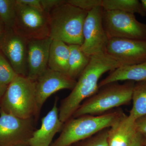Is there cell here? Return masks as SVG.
<instances>
[{
	"label": "cell",
	"instance_id": "obj_1",
	"mask_svg": "<svg viewBox=\"0 0 146 146\" xmlns=\"http://www.w3.org/2000/svg\"><path fill=\"white\" fill-rule=\"evenodd\" d=\"M122 66L118 60L106 53L91 56L70 94L60 102L58 108L60 121L65 123L70 119L82 103L98 91L99 81L104 74Z\"/></svg>",
	"mask_w": 146,
	"mask_h": 146
},
{
	"label": "cell",
	"instance_id": "obj_2",
	"mask_svg": "<svg viewBox=\"0 0 146 146\" xmlns=\"http://www.w3.org/2000/svg\"><path fill=\"white\" fill-rule=\"evenodd\" d=\"M124 114L121 110L100 115H84L72 117L64 123L59 136L50 146H70L110 128Z\"/></svg>",
	"mask_w": 146,
	"mask_h": 146
},
{
	"label": "cell",
	"instance_id": "obj_3",
	"mask_svg": "<svg viewBox=\"0 0 146 146\" xmlns=\"http://www.w3.org/2000/svg\"><path fill=\"white\" fill-rule=\"evenodd\" d=\"M88 11L66 2L49 13V37L68 45H81L82 29Z\"/></svg>",
	"mask_w": 146,
	"mask_h": 146
},
{
	"label": "cell",
	"instance_id": "obj_4",
	"mask_svg": "<svg viewBox=\"0 0 146 146\" xmlns=\"http://www.w3.org/2000/svg\"><path fill=\"white\" fill-rule=\"evenodd\" d=\"M0 109L21 119L34 118L36 122L39 116L35 82L27 77L18 75L7 86L0 102Z\"/></svg>",
	"mask_w": 146,
	"mask_h": 146
},
{
	"label": "cell",
	"instance_id": "obj_5",
	"mask_svg": "<svg viewBox=\"0 0 146 146\" xmlns=\"http://www.w3.org/2000/svg\"><path fill=\"white\" fill-rule=\"evenodd\" d=\"M135 82H112L100 88L96 93L84 100L73 115V118L84 115H100L111 109L127 105L132 100Z\"/></svg>",
	"mask_w": 146,
	"mask_h": 146
},
{
	"label": "cell",
	"instance_id": "obj_6",
	"mask_svg": "<svg viewBox=\"0 0 146 146\" xmlns=\"http://www.w3.org/2000/svg\"><path fill=\"white\" fill-rule=\"evenodd\" d=\"M102 23L109 39L119 38L146 40V24L138 21L135 14L103 10Z\"/></svg>",
	"mask_w": 146,
	"mask_h": 146
},
{
	"label": "cell",
	"instance_id": "obj_7",
	"mask_svg": "<svg viewBox=\"0 0 146 146\" xmlns=\"http://www.w3.org/2000/svg\"><path fill=\"white\" fill-rule=\"evenodd\" d=\"M16 3L14 31L28 40L49 37L48 14Z\"/></svg>",
	"mask_w": 146,
	"mask_h": 146
},
{
	"label": "cell",
	"instance_id": "obj_8",
	"mask_svg": "<svg viewBox=\"0 0 146 146\" xmlns=\"http://www.w3.org/2000/svg\"><path fill=\"white\" fill-rule=\"evenodd\" d=\"M103 11L101 7L89 11L84 23L83 41L80 46L89 57L106 53L109 39L103 25Z\"/></svg>",
	"mask_w": 146,
	"mask_h": 146
},
{
	"label": "cell",
	"instance_id": "obj_9",
	"mask_svg": "<svg viewBox=\"0 0 146 146\" xmlns=\"http://www.w3.org/2000/svg\"><path fill=\"white\" fill-rule=\"evenodd\" d=\"M36 123L34 118L21 119L0 109V146L28 144Z\"/></svg>",
	"mask_w": 146,
	"mask_h": 146
},
{
	"label": "cell",
	"instance_id": "obj_10",
	"mask_svg": "<svg viewBox=\"0 0 146 146\" xmlns=\"http://www.w3.org/2000/svg\"><path fill=\"white\" fill-rule=\"evenodd\" d=\"M0 33V50L18 75L28 74V44L29 40L17 34L13 29L5 28Z\"/></svg>",
	"mask_w": 146,
	"mask_h": 146
},
{
	"label": "cell",
	"instance_id": "obj_11",
	"mask_svg": "<svg viewBox=\"0 0 146 146\" xmlns=\"http://www.w3.org/2000/svg\"><path fill=\"white\" fill-rule=\"evenodd\" d=\"M106 53L118 60L122 66L143 63L146 61V40L109 39Z\"/></svg>",
	"mask_w": 146,
	"mask_h": 146
},
{
	"label": "cell",
	"instance_id": "obj_12",
	"mask_svg": "<svg viewBox=\"0 0 146 146\" xmlns=\"http://www.w3.org/2000/svg\"><path fill=\"white\" fill-rule=\"evenodd\" d=\"M77 80L68 74L56 72L48 68L35 81L37 112L39 116L47 99L57 91L63 89L72 90Z\"/></svg>",
	"mask_w": 146,
	"mask_h": 146
},
{
	"label": "cell",
	"instance_id": "obj_13",
	"mask_svg": "<svg viewBox=\"0 0 146 146\" xmlns=\"http://www.w3.org/2000/svg\"><path fill=\"white\" fill-rule=\"evenodd\" d=\"M52 40L50 37L29 40L27 77L30 79L35 82L48 69L50 47Z\"/></svg>",
	"mask_w": 146,
	"mask_h": 146
},
{
	"label": "cell",
	"instance_id": "obj_14",
	"mask_svg": "<svg viewBox=\"0 0 146 146\" xmlns=\"http://www.w3.org/2000/svg\"><path fill=\"white\" fill-rule=\"evenodd\" d=\"M57 102L56 99L52 108L42 119L40 127L35 131L29 140V146H50L55 135L61 131L64 123L59 118Z\"/></svg>",
	"mask_w": 146,
	"mask_h": 146
},
{
	"label": "cell",
	"instance_id": "obj_15",
	"mask_svg": "<svg viewBox=\"0 0 146 146\" xmlns=\"http://www.w3.org/2000/svg\"><path fill=\"white\" fill-rule=\"evenodd\" d=\"M135 121L124 113L110 128L108 146H129L137 132Z\"/></svg>",
	"mask_w": 146,
	"mask_h": 146
},
{
	"label": "cell",
	"instance_id": "obj_16",
	"mask_svg": "<svg viewBox=\"0 0 146 146\" xmlns=\"http://www.w3.org/2000/svg\"><path fill=\"white\" fill-rule=\"evenodd\" d=\"M145 80H146V61L136 65L122 66L111 71L106 77L99 82V88L119 81L138 82Z\"/></svg>",
	"mask_w": 146,
	"mask_h": 146
},
{
	"label": "cell",
	"instance_id": "obj_17",
	"mask_svg": "<svg viewBox=\"0 0 146 146\" xmlns=\"http://www.w3.org/2000/svg\"><path fill=\"white\" fill-rule=\"evenodd\" d=\"M69 55V45L62 41L53 40L50 47L48 68L68 74Z\"/></svg>",
	"mask_w": 146,
	"mask_h": 146
},
{
	"label": "cell",
	"instance_id": "obj_18",
	"mask_svg": "<svg viewBox=\"0 0 146 146\" xmlns=\"http://www.w3.org/2000/svg\"><path fill=\"white\" fill-rule=\"evenodd\" d=\"M70 55L68 74L71 78H78L89 64L90 57L82 51L80 45H69Z\"/></svg>",
	"mask_w": 146,
	"mask_h": 146
},
{
	"label": "cell",
	"instance_id": "obj_19",
	"mask_svg": "<svg viewBox=\"0 0 146 146\" xmlns=\"http://www.w3.org/2000/svg\"><path fill=\"white\" fill-rule=\"evenodd\" d=\"M103 10L117 11L145 16L146 13L141 1L138 0H102Z\"/></svg>",
	"mask_w": 146,
	"mask_h": 146
},
{
	"label": "cell",
	"instance_id": "obj_20",
	"mask_svg": "<svg viewBox=\"0 0 146 146\" xmlns=\"http://www.w3.org/2000/svg\"><path fill=\"white\" fill-rule=\"evenodd\" d=\"M132 100L133 106L129 115L136 120L146 115V80L135 83Z\"/></svg>",
	"mask_w": 146,
	"mask_h": 146
},
{
	"label": "cell",
	"instance_id": "obj_21",
	"mask_svg": "<svg viewBox=\"0 0 146 146\" xmlns=\"http://www.w3.org/2000/svg\"><path fill=\"white\" fill-rule=\"evenodd\" d=\"M16 0H0V21L6 28H13L16 19Z\"/></svg>",
	"mask_w": 146,
	"mask_h": 146
},
{
	"label": "cell",
	"instance_id": "obj_22",
	"mask_svg": "<svg viewBox=\"0 0 146 146\" xmlns=\"http://www.w3.org/2000/svg\"><path fill=\"white\" fill-rule=\"evenodd\" d=\"M110 128L105 129L91 137L73 144V146H108Z\"/></svg>",
	"mask_w": 146,
	"mask_h": 146
},
{
	"label": "cell",
	"instance_id": "obj_23",
	"mask_svg": "<svg viewBox=\"0 0 146 146\" xmlns=\"http://www.w3.org/2000/svg\"><path fill=\"white\" fill-rule=\"evenodd\" d=\"M18 76L8 60L0 52V82L8 86Z\"/></svg>",
	"mask_w": 146,
	"mask_h": 146
},
{
	"label": "cell",
	"instance_id": "obj_24",
	"mask_svg": "<svg viewBox=\"0 0 146 146\" xmlns=\"http://www.w3.org/2000/svg\"><path fill=\"white\" fill-rule=\"evenodd\" d=\"M66 2L74 6L88 11L98 7H102V0H66Z\"/></svg>",
	"mask_w": 146,
	"mask_h": 146
},
{
	"label": "cell",
	"instance_id": "obj_25",
	"mask_svg": "<svg viewBox=\"0 0 146 146\" xmlns=\"http://www.w3.org/2000/svg\"><path fill=\"white\" fill-rule=\"evenodd\" d=\"M44 12L49 14L50 12L58 6L65 3V0H40Z\"/></svg>",
	"mask_w": 146,
	"mask_h": 146
},
{
	"label": "cell",
	"instance_id": "obj_26",
	"mask_svg": "<svg viewBox=\"0 0 146 146\" xmlns=\"http://www.w3.org/2000/svg\"><path fill=\"white\" fill-rule=\"evenodd\" d=\"M18 3L44 12L40 0H16Z\"/></svg>",
	"mask_w": 146,
	"mask_h": 146
},
{
	"label": "cell",
	"instance_id": "obj_27",
	"mask_svg": "<svg viewBox=\"0 0 146 146\" xmlns=\"http://www.w3.org/2000/svg\"><path fill=\"white\" fill-rule=\"evenodd\" d=\"M135 123L137 131L143 134H146V115L136 119Z\"/></svg>",
	"mask_w": 146,
	"mask_h": 146
},
{
	"label": "cell",
	"instance_id": "obj_28",
	"mask_svg": "<svg viewBox=\"0 0 146 146\" xmlns=\"http://www.w3.org/2000/svg\"><path fill=\"white\" fill-rule=\"evenodd\" d=\"M144 138L143 134L137 131L129 146H144Z\"/></svg>",
	"mask_w": 146,
	"mask_h": 146
},
{
	"label": "cell",
	"instance_id": "obj_29",
	"mask_svg": "<svg viewBox=\"0 0 146 146\" xmlns=\"http://www.w3.org/2000/svg\"><path fill=\"white\" fill-rule=\"evenodd\" d=\"M7 86V85H6L0 82V102L2 99L3 97L5 94Z\"/></svg>",
	"mask_w": 146,
	"mask_h": 146
},
{
	"label": "cell",
	"instance_id": "obj_30",
	"mask_svg": "<svg viewBox=\"0 0 146 146\" xmlns=\"http://www.w3.org/2000/svg\"><path fill=\"white\" fill-rule=\"evenodd\" d=\"M141 2L142 5L143 6L144 8L145 9L146 13V0H141Z\"/></svg>",
	"mask_w": 146,
	"mask_h": 146
},
{
	"label": "cell",
	"instance_id": "obj_31",
	"mask_svg": "<svg viewBox=\"0 0 146 146\" xmlns=\"http://www.w3.org/2000/svg\"><path fill=\"white\" fill-rule=\"evenodd\" d=\"M144 138V145L146 146V134H143Z\"/></svg>",
	"mask_w": 146,
	"mask_h": 146
},
{
	"label": "cell",
	"instance_id": "obj_32",
	"mask_svg": "<svg viewBox=\"0 0 146 146\" xmlns=\"http://www.w3.org/2000/svg\"><path fill=\"white\" fill-rule=\"evenodd\" d=\"M14 146H29L28 144H20V145H17Z\"/></svg>",
	"mask_w": 146,
	"mask_h": 146
},
{
	"label": "cell",
	"instance_id": "obj_33",
	"mask_svg": "<svg viewBox=\"0 0 146 146\" xmlns=\"http://www.w3.org/2000/svg\"><path fill=\"white\" fill-rule=\"evenodd\" d=\"M1 31V27H0V33Z\"/></svg>",
	"mask_w": 146,
	"mask_h": 146
},
{
	"label": "cell",
	"instance_id": "obj_34",
	"mask_svg": "<svg viewBox=\"0 0 146 146\" xmlns=\"http://www.w3.org/2000/svg\"><path fill=\"white\" fill-rule=\"evenodd\" d=\"M0 27H1V21H0Z\"/></svg>",
	"mask_w": 146,
	"mask_h": 146
}]
</instances>
